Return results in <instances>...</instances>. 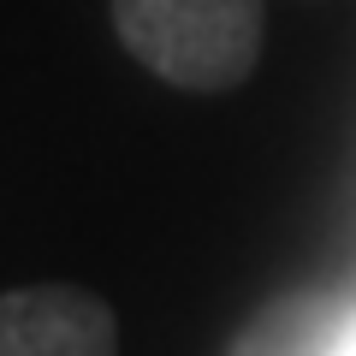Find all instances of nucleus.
<instances>
[{"label": "nucleus", "instance_id": "2", "mask_svg": "<svg viewBox=\"0 0 356 356\" xmlns=\"http://www.w3.org/2000/svg\"><path fill=\"white\" fill-rule=\"evenodd\" d=\"M0 356H119L113 309L83 285H24L0 297Z\"/></svg>", "mask_w": 356, "mask_h": 356}, {"label": "nucleus", "instance_id": "3", "mask_svg": "<svg viewBox=\"0 0 356 356\" xmlns=\"http://www.w3.org/2000/svg\"><path fill=\"white\" fill-rule=\"evenodd\" d=\"M232 356H356V303L327 291L280 297L243 327Z\"/></svg>", "mask_w": 356, "mask_h": 356}, {"label": "nucleus", "instance_id": "1", "mask_svg": "<svg viewBox=\"0 0 356 356\" xmlns=\"http://www.w3.org/2000/svg\"><path fill=\"white\" fill-rule=\"evenodd\" d=\"M261 0H113L119 42L191 95L243 83L261 54Z\"/></svg>", "mask_w": 356, "mask_h": 356}]
</instances>
